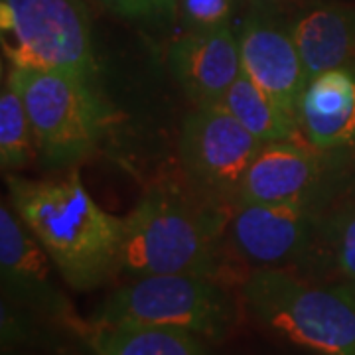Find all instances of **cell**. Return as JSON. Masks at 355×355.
I'll use <instances>...</instances> for the list:
<instances>
[{
	"label": "cell",
	"mask_w": 355,
	"mask_h": 355,
	"mask_svg": "<svg viewBox=\"0 0 355 355\" xmlns=\"http://www.w3.org/2000/svg\"><path fill=\"white\" fill-rule=\"evenodd\" d=\"M10 205L73 291L87 292L119 275L125 217L93 200L79 170L60 180L6 178Z\"/></svg>",
	"instance_id": "6da1fadb"
},
{
	"label": "cell",
	"mask_w": 355,
	"mask_h": 355,
	"mask_svg": "<svg viewBox=\"0 0 355 355\" xmlns=\"http://www.w3.org/2000/svg\"><path fill=\"white\" fill-rule=\"evenodd\" d=\"M231 207L162 184L125 216L119 275H193L221 282L229 266Z\"/></svg>",
	"instance_id": "7a4b0ae2"
},
{
	"label": "cell",
	"mask_w": 355,
	"mask_h": 355,
	"mask_svg": "<svg viewBox=\"0 0 355 355\" xmlns=\"http://www.w3.org/2000/svg\"><path fill=\"white\" fill-rule=\"evenodd\" d=\"M253 320L275 338L314 355H355V291L314 284L291 270L257 268L241 286Z\"/></svg>",
	"instance_id": "3957f363"
},
{
	"label": "cell",
	"mask_w": 355,
	"mask_h": 355,
	"mask_svg": "<svg viewBox=\"0 0 355 355\" xmlns=\"http://www.w3.org/2000/svg\"><path fill=\"white\" fill-rule=\"evenodd\" d=\"M237 306L223 282L193 275L130 279L93 318L95 331L121 324L178 328L221 342L233 330Z\"/></svg>",
	"instance_id": "277c9868"
},
{
	"label": "cell",
	"mask_w": 355,
	"mask_h": 355,
	"mask_svg": "<svg viewBox=\"0 0 355 355\" xmlns=\"http://www.w3.org/2000/svg\"><path fill=\"white\" fill-rule=\"evenodd\" d=\"M2 55L16 69L83 79L97 73L83 0H0Z\"/></svg>",
	"instance_id": "5b68a950"
},
{
	"label": "cell",
	"mask_w": 355,
	"mask_h": 355,
	"mask_svg": "<svg viewBox=\"0 0 355 355\" xmlns=\"http://www.w3.org/2000/svg\"><path fill=\"white\" fill-rule=\"evenodd\" d=\"M6 79L24 101L36 148L48 164L69 168L97 148L109 113L89 79L16 67Z\"/></svg>",
	"instance_id": "8992f818"
},
{
	"label": "cell",
	"mask_w": 355,
	"mask_h": 355,
	"mask_svg": "<svg viewBox=\"0 0 355 355\" xmlns=\"http://www.w3.org/2000/svg\"><path fill=\"white\" fill-rule=\"evenodd\" d=\"M261 146L223 103L196 107L184 119L178 140L180 164L191 190L231 209Z\"/></svg>",
	"instance_id": "52a82bcc"
},
{
	"label": "cell",
	"mask_w": 355,
	"mask_h": 355,
	"mask_svg": "<svg viewBox=\"0 0 355 355\" xmlns=\"http://www.w3.org/2000/svg\"><path fill=\"white\" fill-rule=\"evenodd\" d=\"M330 191L275 203L233 207L227 225L231 253L253 270L282 268L296 272L314 241Z\"/></svg>",
	"instance_id": "ba28073f"
},
{
	"label": "cell",
	"mask_w": 355,
	"mask_h": 355,
	"mask_svg": "<svg viewBox=\"0 0 355 355\" xmlns=\"http://www.w3.org/2000/svg\"><path fill=\"white\" fill-rule=\"evenodd\" d=\"M48 253L32 231L16 216L12 205H0V279L2 292L10 304L34 312L40 318L64 324L76 331L89 326L77 316L71 302L58 286Z\"/></svg>",
	"instance_id": "9c48e42d"
},
{
	"label": "cell",
	"mask_w": 355,
	"mask_h": 355,
	"mask_svg": "<svg viewBox=\"0 0 355 355\" xmlns=\"http://www.w3.org/2000/svg\"><path fill=\"white\" fill-rule=\"evenodd\" d=\"M331 156L334 153L298 140L263 144L243 176L233 207L245 203L288 202L330 191Z\"/></svg>",
	"instance_id": "30bf717a"
},
{
	"label": "cell",
	"mask_w": 355,
	"mask_h": 355,
	"mask_svg": "<svg viewBox=\"0 0 355 355\" xmlns=\"http://www.w3.org/2000/svg\"><path fill=\"white\" fill-rule=\"evenodd\" d=\"M237 40L243 73L296 114L308 76L291 26L279 20V14L253 8Z\"/></svg>",
	"instance_id": "8fae6325"
},
{
	"label": "cell",
	"mask_w": 355,
	"mask_h": 355,
	"mask_svg": "<svg viewBox=\"0 0 355 355\" xmlns=\"http://www.w3.org/2000/svg\"><path fill=\"white\" fill-rule=\"evenodd\" d=\"M168 65L196 107L216 105L241 76L239 40L231 26L186 32L168 48Z\"/></svg>",
	"instance_id": "7c38bea8"
},
{
	"label": "cell",
	"mask_w": 355,
	"mask_h": 355,
	"mask_svg": "<svg viewBox=\"0 0 355 355\" xmlns=\"http://www.w3.org/2000/svg\"><path fill=\"white\" fill-rule=\"evenodd\" d=\"M296 116L304 139L320 150L355 146V69L338 67L308 79Z\"/></svg>",
	"instance_id": "4fadbf2b"
},
{
	"label": "cell",
	"mask_w": 355,
	"mask_h": 355,
	"mask_svg": "<svg viewBox=\"0 0 355 355\" xmlns=\"http://www.w3.org/2000/svg\"><path fill=\"white\" fill-rule=\"evenodd\" d=\"M288 26L308 79L338 67L355 69L354 6L343 2L306 4Z\"/></svg>",
	"instance_id": "5bb4252c"
},
{
	"label": "cell",
	"mask_w": 355,
	"mask_h": 355,
	"mask_svg": "<svg viewBox=\"0 0 355 355\" xmlns=\"http://www.w3.org/2000/svg\"><path fill=\"white\" fill-rule=\"evenodd\" d=\"M336 272L355 291V198L331 207L320 219L314 241L300 268L302 279Z\"/></svg>",
	"instance_id": "9a60e30c"
},
{
	"label": "cell",
	"mask_w": 355,
	"mask_h": 355,
	"mask_svg": "<svg viewBox=\"0 0 355 355\" xmlns=\"http://www.w3.org/2000/svg\"><path fill=\"white\" fill-rule=\"evenodd\" d=\"M221 103L261 144L282 140L308 142L298 125L296 114L291 113L265 89L259 87L243 71L229 87Z\"/></svg>",
	"instance_id": "2e32d148"
},
{
	"label": "cell",
	"mask_w": 355,
	"mask_h": 355,
	"mask_svg": "<svg viewBox=\"0 0 355 355\" xmlns=\"http://www.w3.org/2000/svg\"><path fill=\"white\" fill-rule=\"evenodd\" d=\"M97 355H207L200 336L178 328L121 324L97 330Z\"/></svg>",
	"instance_id": "e0dca14e"
},
{
	"label": "cell",
	"mask_w": 355,
	"mask_h": 355,
	"mask_svg": "<svg viewBox=\"0 0 355 355\" xmlns=\"http://www.w3.org/2000/svg\"><path fill=\"white\" fill-rule=\"evenodd\" d=\"M36 148L32 123L20 93L4 79L0 91V166L12 174L30 164Z\"/></svg>",
	"instance_id": "ac0fdd59"
},
{
	"label": "cell",
	"mask_w": 355,
	"mask_h": 355,
	"mask_svg": "<svg viewBox=\"0 0 355 355\" xmlns=\"http://www.w3.org/2000/svg\"><path fill=\"white\" fill-rule=\"evenodd\" d=\"M235 0H178V16L188 32H209L231 26Z\"/></svg>",
	"instance_id": "d6986e66"
},
{
	"label": "cell",
	"mask_w": 355,
	"mask_h": 355,
	"mask_svg": "<svg viewBox=\"0 0 355 355\" xmlns=\"http://www.w3.org/2000/svg\"><path fill=\"white\" fill-rule=\"evenodd\" d=\"M121 18L144 24H170L178 16V0H97Z\"/></svg>",
	"instance_id": "ffe728a7"
},
{
	"label": "cell",
	"mask_w": 355,
	"mask_h": 355,
	"mask_svg": "<svg viewBox=\"0 0 355 355\" xmlns=\"http://www.w3.org/2000/svg\"><path fill=\"white\" fill-rule=\"evenodd\" d=\"M251 2H253V8L265 10V12L280 14L286 8H292V4H298L302 0H251Z\"/></svg>",
	"instance_id": "44dd1931"
}]
</instances>
